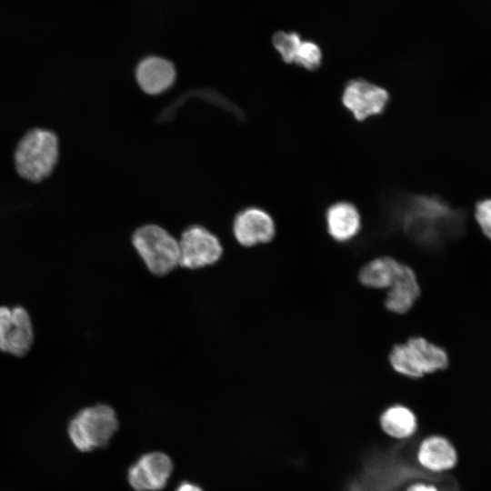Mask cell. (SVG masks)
Segmentation results:
<instances>
[{"label": "cell", "mask_w": 491, "mask_h": 491, "mask_svg": "<svg viewBox=\"0 0 491 491\" xmlns=\"http://www.w3.org/2000/svg\"><path fill=\"white\" fill-rule=\"evenodd\" d=\"M384 200L391 219L419 244L436 246L464 230V213L437 196L391 192Z\"/></svg>", "instance_id": "6da1fadb"}, {"label": "cell", "mask_w": 491, "mask_h": 491, "mask_svg": "<svg viewBox=\"0 0 491 491\" xmlns=\"http://www.w3.org/2000/svg\"><path fill=\"white\" fill-rule=\"evenodd\" d=\"M58 155V139L54 132L43 128L32 129L16 146V171L28 181L40 182L52 173Z\"/></svg>", "instance_id": "7a4b0ae2"}, {"label": "cell", "mask_w": 491, "mask_h": 491, "mask_svg": "<svg viewBox=\"0 0 491 491\" xmlns=\"http://www.w3.org/2000/svg\"><path fill=\"white\" fill-rule=\"evenodd\" d=\"M132 245L147 270L156 276H166L179 266L178 239L158 225L135 229Z\"/></svg>", "instance_id": "3957f363"}, {"label": "cell", "mask_w": 491, "mask_h": 491, "mask_svg": "<svg viewBox=\"0 0 491 491\" xmlns=\"http://www.w3.org/2000/svg\"><path fill=\"white\" fill-rule=\"evenodd\" d=\"M117 428L115 410L108 405L97 404L79 410L70 420L67 432L78 450L88 452L106 446Z\"/></svg>", "instance_id": "277c9868"}, {"label": "cell", "mask_w": 491, "mask_h": 491, "mask_svg": "<svg viewBox=\"0 0 491 491\" xmlns=\"http://www.w3.org/2000/svg\"><path fill=\"white\" fill-rule=\"evenodd\" d=\"M389 361L399 374L417 378L446 368L448 356L442 347L426 339L412 337L393 347Z\"/></svg>", "instance_id": "5b68a950"}, {"label": "cell", "mask_w": 491, "mask_h": 491, "mask_svg": "<svg viewBox=\"0 0 491 491\" xmlns=\"http://www.w3.org/2000/svg\"><path fill=\"white\" fill-rule=\"evenodd\" d=\"M32 317L23 306H0V352L15 357L26 356L35 342Z\"/></svg>", "instance_id": "8992f818"}, {"label": "cell", "mask_w": 491, "mask_h": 491, "mask_svg": "<svg viewBox=\"0 0 491 491\" xmlns=\"http://www.w3.org/2000/svg\"><path fill=\"white\" fill-rule=\"evenodd\" d=\"M179 243V266L198 270L216 264L224 248L218 237L203 225H194L185 228Z\"/></svg>", "instance_id": "52a82bcc"}, {"label": "cell", "mask_w": 491, "mask_h": 491, "mask_svg": "<svg viewBox=\"0 0 491 491\" xmlns=\"http://www.w3.org/2000/svg\"><path fill=\"white\" fill-rule=\"evenodd\" d=\"M388 102L389 94L385 88L363 78L348 81L342 94L344 106L357 121L382 114Z\"/></svg>", "instance_id": "ba28073f"}, {"label": "cell", "mask_w": 491, "mask_h": 491, "mask_svg": "<svg viewBox=\"0 0 491 491\" xmlns=\"http://www.w3.org/2000/svg\"><path fill=\"white\" fill-rule=\"evenodd\" d=\"M232 230L239 245L252 247L270 242L276 235V225L266 210L250 206L235 215Z\"/></svg>", "instance_id": "9c48e42d"}, {"label": "cell", "mask_w": 491, "mask_h": 491, "mask_svg": "<svg viewBox=\"0 0 491 491\" xmlns=\"http://www.w3.org/2000/svg\"><path fill=\"white\" fill-rule=\"evenodd\" d=\"M173 470L172 461L164 453L145 454L128 471V481L135 491L162 489Z\"/></svg>", "instance_id": "30bf717a"}, {"label": "cell", "mask_w": 491, "mask_h": 491, "mask_svg": "<svg viewBox=\"0 0 491 491\" xmlns=\"http://www.w3.org/2000/svg\"><path fill=\"white\" fill-rule=\"evenodd\" d=\"M135 75L142 91L156 95L174 85L176 73L170 61L159 56H148L138 64Z\"/></svg>", "instance_id": "8fae6325"}, {"label": "cell", "mask_w": 491, "mask_h": 491, "mask_svg": "<svg viewBox=\"0 0 491 491\" xmlns=\"http://www.w3.org/2000/svg\"><path fill=\"white\" fill-rule=\"evenodd\" d=\"M420 465L432 472H444L455 468L459 461L455 445L446 437L434 435L425 438L417 452Z\"/></svg>", "instance_id": "7c38bea8"}, {"label": "cell", "mask_w": 491, "mask_h": 491, "mask_svg": "<svg viewBox=\"0 0 491 491\" xmlns=\"http://www.w3.org/2000/svg\"><path fill=\"white\" fill-rule=\"evenodd\" d=\"M326 222L329 235L338 242L355 237L361 226L357 208L347 201H338L329 205L326 212Z\"/></svg>", "instance_id": "4fadbf2b"}, {"label": "cell", "mask_w": 491, "mask_h": 491, "mask_svg": "<svg viewBox=\"0 0 491 491\" xmlns=\"http://www.w3.org/2000/svg\"><path fill=\"white\" fill-rule=\"evenodd\" d=\"M419 295L420 287L415 272L408 266L401 263L387 292L386 308L397 314H404L413 306Z\"/></svg>", "instance_id": "5bb4252c"}, {"label": "cell", "mask_w": 491, "mask_h": 491, "mask_svg": "<svg viewBox=\"0 0 491 491\" xmlns=\"http://www.w3.org/2000/svg\"><path fill=\"white\" fill-rule=\"evenodd\" d=\"M400 264L387 256L376 258L361 269L359 280L368 287L389 288L396 276Z\"/></svg>", "instance_id": "9a60e30c"}, {"label": "cell", "mask_w": 491, "mask_h": 491, "mask_svg": "<svg viewBox=\"0 0 491 491\" xmlns=\"http://www.w3.org/2000/svg\"><path fill=\"white\" fill-rule=\"evenodd\" d=\"M382 429L396 438L411 436L416 429L414 413L402 406H394L386 409L380 417Z\"/></svg>", "instance_id": "2e32d148"}, {"label": "cell", "mask_w": 491, "mask_h": 491, "mask_svg": "<svg viewBox=\"0 0 491 491\" xmlns=\"http://www.w3.org/2000/svg\"><path fill=\"white\" fill-rule=\"evenodd\" d=\"M273 45L281 58L287 64L294 63L298 48L302 43L299 35L296 32H276L272 38Z\"/></svg>", "instance_id": "e0dca14e"}, {"label": "cell", "mask_w": 491, "mask_h": 491, "mask_svg": "<svg viewBox=\"0 0 491 491\" xmlns=\"http://www.w3.org/2000/svg\"><path fill=\"white\" fill-rule=\"evenodd\" d=\"M322 61V53L320 47L312 41H304L301 43L294 63L313 71L319 68Z\"/></svg>", "instance_id": "ac0fdd59"}, {"label": "cell", "mask_w": 491, "mask_h": 491, "mask_svg": "<svg viewBox=\"0 0 491 491\" xmlns=\"http://www.w3.org/2000/svg\"><path fill=\"white\" fill-rule=\"evenodd\" d=\"M475 218L483 234L491 240V199L481 200L476 205Z\"/></svg>", "instance_id": "d6986e66"}, {"label": "cell", "mask_w": 491, "mask_h": 491, "mask_svg": "<svg viewBox=\"0 0 491 491\" xmlns=\"http://www.w3.org/2000/svg\"><path fill=\"white\" fill-rule=\"evenodd\" d=\"M406 491H439V490L434 485L419 483V484H415L411 486Z\"/></svg>", "instance_id": "ffe728a7"}, {"label": "cell", "mask_w": 491, "mask_h": 491, "mask_svg": "<svg viewBox=\"0 0 491 491\" xmlns=\"http://www.w3.org/2000/svg\"><path fill=\"white\" fill-rule=\"evenodd\" d=\"M176 491H203V490L197 486H195L193 484L184 483L176 489Z\"/></svg>", "instance_id": "44dd1931"}]
</instances>
